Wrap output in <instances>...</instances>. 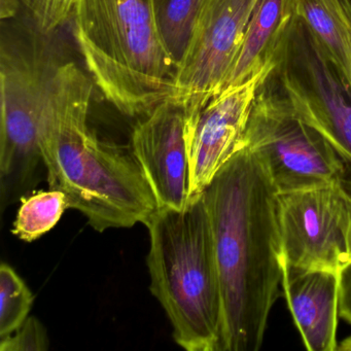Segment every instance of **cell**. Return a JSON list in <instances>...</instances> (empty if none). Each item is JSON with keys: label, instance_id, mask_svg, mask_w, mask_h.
I'll use <instances>...</instances> for the list:
<instances>
[{"label": "cell", "instance_id": "obj_13", "mask_svg": "<svg viewBox=\"0 0 351 351\" xmlns=\"http://www.w3.org/2000/svg\"><path fill=\"white\" fill-rule=\"evenodd\" d=\"M293 15V0H256L225 89L241 85L270 67L277 43Z\"/></svg>", "mask_w": 351, "mask_h": 351}, {"label": "cell", "instance_id": "obj_7", "mask_svg": "<svg viewBox=\"0 0 351 351\" xmlns=\"http://www.w3.org/2000/svg\"><path fill=\"white\" fill-rule=\"evenodd\" d=\"M55 69L34 51L3 42L0 51L1 213L38 182L44 166L40 125Z\"/></svg>", "mask_w": 351, "mask_h": 351}, {"label": "cell", "instance_id": "obj_5", "mask_svg": "<svg viewBox=\"0 0 351 351\" xmlns=\"http://www.w3.org/2000/svg\"><path fill=\"white\" fill-rule=\"evenodd\" d=\"M244 147L261 158L278 194L330 184L351 188V164L295 112L266 73L256 89Z\"/></svg>", "mask_w": 351, "mask_h": 351}, {"label": "cell", "instance_id": "obj_10", "mask_svg": "<svg viewBox=\"0 0 351 351\" xmlns=\"http://www.w3.org/2000/svg\"><path fill=\"white\" fill-rule=\"evenodd\" d=\"M264 73L223 90L198 112L184 114L191 198L202 194L219 170L243 149L246 127Z\"/></svg>", "mask_w": 351, "mask_h": 351}, {"label": "cell", "instance_id": "obj_20", "mask_svg": "<svg viewBox=\"0 0 351 351\" xmlns=\"http://www.w3.org/2000/svg\"><path fill=\"white\" fill-rule=\"evenodd\" d=\"M339 315L351 324V265L341 272Z\"/></svg>", "mask_w": 351, "mask_h": 351}, {"label": "cell", "instance_id": "obj_21", "mask_svg": "<svg viewBox=\"0 0 351 351\" xmlns=\"http://www.w3.org/2000/svg\"><path fill=\"white\" fill-rule=\"evenodd\" d=\"M20 0H0V17L10 19L17 14Z\"/></svg>", "mask_w": 351, "mask_h": 351}, {"label": "cell", "instance_id": "obj_15", "mask_svg": "<svg viewBox=\"0 0 351 351\" xmlns=\"http://www.w3.org/2000/svg\"><path fill=\"white\" fill-rule=\"evenodd\" d=\"M69 208L64 193L40 191L21 199L12 233L25 242L36 241L53 229Z\"/></svg>", "mask_w": 351, "mask_h": 351}, {"label": "cell", "instance_id": "obj_4", "mask_svg": "<svg viewBox=\"0 0 351 351\" xmlns=\"http://www.w3.org/2000/svg\"><path fill=\"white\" fill-rule=\"evenodd\" d=\"M143 225L154 297L165 310L176 342L188 351H221L223 303L215 239L204 195L182 210L159 208Z\"/></svg>", "mask_w": 351, "mask_h": 351}, {"label": "cell", "instance_id": "obj_22", "mask_svg": "<svg viewBox=\"0 0 351 351\" xmlns=\"http://www.w3.org/2000/svg\"><path fill=\"white\" fill-rule=\"evenodd\" d=\"M337 350H351V336L347 337L339 346H337Z\"/></svg>", "mask_w": 351, "mask_h": 351}, {"label": "cell", "instance_id": "obj_12", "mask_svg": "<svg viewBox=\"0 0 351 351\" xmlns=\"http://www.w3.org/2000/svg\"><path fill=\"white\" fill-rule=\"evenodd\" d=\"M281 287L306 349L337 350L341 273L281 262Z\"/></svg>", "mask_w": 351, "mask_h": 351}, {"label": "cell", "instance_id": "obj_3", "mask_svg": "<svg viewBox=\"0 0 351 351\" xmlns=\"http://www.w3.org/2000/svg\"><path fill=\"white\" fill-rule=\"evenodd\" d=\"M71 18L94 85L121 114L143 117L171 98L176 64L153 0H75Z\"/></svg>", "mask_w": 351, "mask_h": 351}, {"label": "cell", "instance_id": "obj_14", "mask_svg": "<svg viewBox=\"0 0 351 351\" xmlns=\"http://www.w3.org/2000/svg\"><path fill=\"white\" fill-rule=\"evenodd\" d=\"M293 7L351 84V0H293Z\"/></svg>", "mask_w": 351, "mask_h": 351}, {"label": "cell", "instance_id": "obj_6", "mask_svg": "<svg viewBox=\"0 0 351 351\" xmlns=\"http://www.w3.org/2000/svg\"><path fill=\"white\" fill-rule=\"evenodd\" d=\"M266 77L351 164L350 82L295 14L277 43Z\"/></svg>", "mask_w": 351, "mask_h": 351}, {"label": "cell", "instance_id": "obj_11", "mask_svg": "<svg viewBox=\"0 0 351 351\" xmlns=\"http://www.w3.org/2000/svg\"><path fill=\"white\" fill-rule=\"evenodd\" d=\"M130 149L158 209L186 208L191 197L184 110L168 99L141 117L131 133Z\"/></svg>", "mask_w": 351, "mask_h": 351}, {"label": "cell", "instance_id": "obj_16", "mask_svg": "<svg viewBox=\"0 0 351 351\" xmlns=\"http://www.w3.org/2000/svg\"><path fill=\"white\" fill-rule=\"evenodd\" d=\"M160 36L178 69L203 0H153Z\"/></svg>", "mask_w": 351, "mask_h": 351}, {"label": "cell", "instance_id": "obj_2", "mask_svg": "<svg viewBox=\"0 0 351 351\" xmlns=\"http://www.w3.org/2000/svg\"><path fill=\"white\" fill-rule=\"evenodd\" d=\"M94 83L75 63L55 69L40 125L50 189L97 232L145 223L158 209L132 152L101 141L89 126Z\"/></svg>", "mask_w": 351, "mask_h": 351}, {"label": "cell", "instance_id": "obj_8", "mask_svg": "<svg viewBox=\"0 0 351 351\" xmlns=\"http://www.w3.org/2000/svg\"><path fill=\"white\" fill-rule=\"evenodd\" d=\"M280 262L341 273L351 265V188L330 184L277 196Z\"/></svg>", "mask_w": 351, "mask_h": 351}, {"label": "cell", "instance_id": "obj_17", "mask_svg": "<svg viewBox=\"0 0 351 351\" xmlns=\"http://www.w3.org/2000/svg\"><path fill=\"white\" fill-rule=\"evenodd\" d=\"M34 295L7 263L0 266V340L18 330L28 318Z\"/></svg>", "mask_w": 351, "mask_h": 351}, {"label": "cell", "instance_id": "obj_9", "mask_svg": "<svg viewBox=\"0 0 351 351\" xmlns=\"http://www.w3.org/2000/svg\"><path fill=\"white\" fill-rule=\"evenodd\" d=\"M256 3L203 0L169 99L184 114L198 112L225 89Z\"/></svg>", "mask_w": 351, "mask_h": 351}, {"label": "cell", "instance_id": "obj_18", "mask_svg": "<svg viewBox=\"0 0 351 351\" xmlns=\"http://www.w3.org/2000/svg\"><path fill=\"white\" fill-rule=\"evenodd\" d=\"M20 3L27 9L36 29L48 36L71 19L75 0H20Z\"/></svg>", "mask_w": 351, "mask_h": 351}, {"label": "cell", "instance_id": "obj_1", "mask_svg": "<svg viewBox=\"0 0 351 351\" xmlns=\"http://www.w3.org/2000/svg\"><path fill=\"white\" fill-rule=\"evenodd\" d=\"M221 276V351H258L280 295L277 196L260 157L240 149L205 189Z\"/></svg>", "mask_w": 351, "mask_h": 351}, {"label": "cell", "instance_id": "obj_19", "mask_svg": "<svg viewBox=\"0 0 351 351\" xmlns=\"http://www.w3.org/2000/svg\"><path fill=\"white\" fill-rule=\"evenodd\" d=\"M49 338L42 322L30 316L7 338L0 340V351H46Z\"/></svg>", "mask_w": 351, "mask_h": 351}]
</instances>
